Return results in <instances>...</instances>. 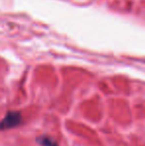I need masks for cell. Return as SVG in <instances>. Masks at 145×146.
I'll return each mask as SVG.
<instances>
[{
    "instance_id": "6da1fadb",
    "label": "cell",
    "mask_w": 145,
    "mask_h": 146,
    "mask_svg": "<svg viewBox=\"0 0 145 146\" xmlns=\"http://www.w3.org/2000/svg\"><path fill=\"white\" fill-rule=\"evenodd\" d=\"M22 122V115L19 111H8L4 118L0 121V129H11L17 127Z\"/></svg>"
},
{
    "instance_id": "7a4b0ae2",
    "label": "cell",
    "mask_w": 145,
    "mask_h": 146,
    "mask_svg": "<svg viewBox=\"0 0 145 146\" xmlns=\"http://www.w3.org/2000/svg\"><path fill=\"white\" fill-rule=\"evenodd\" d=\"M38 143L41 146H60L52 137L43 135L38 138Z\"/></svg>"
}]
</instances>
